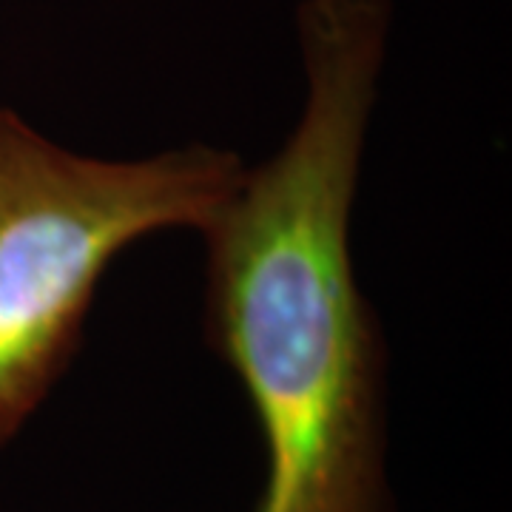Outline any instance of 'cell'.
<instances>
[{
    "instance_id": "cell-1",
    "label": "cell",
    "mask_w": 512,
    "mask_h": 512,
    "mask_svg": "<svg viewBox=\"0 0 512 512\" xmlns=\"http://www.w3.org/2000/svg\"><path fill=\"white\" fill-rule=\"evenodd\" d=\"M393 0H299L305 109L202 225V336L265 441L254 512H393L387 342L356 282L353 202Z\"/></svg>"
},
{
    "instance_id": "cell-2",
    "label": "cell",
    "mask_w": 512,
    "mask_h": 512,
    "mask_svg": "<svg viewBox=\"0 0 512 512\" xmlns=\"http://www.w3.org/2000/svg\"><path fill=\"white\" fill-rule=\"evenodd\" d=\"M242 174L237 151L205 143L77 154L0 106V450L72 367L111 262L157 231H200Z\"/></svg>"
}]
</instances>
